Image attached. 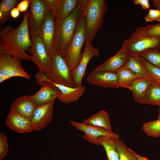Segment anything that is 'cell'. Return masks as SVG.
<instances>
[{"label": "cell", "mask_w": 160, "mask_h": 160, "mask_svg": "<svg viewBox=\"0 0 160 160\" xmlns=\"http://www.w3.org/2000/svg\"><path fill=\"white\" fill-rule=\"evenodd\" d=\"M37 106L34 101L33 95H25L20 97L12 103L10 110L31 119Z\"/></svg>", "instance_id": "18"}, {"label": "cell", "mask_w": 160, "mask_h": 160, "mask_svg": "<svg viewBox=\"0 0 160 160\" xmlns=\"http://www.w3.org/2000/svg\"><path fill=\"white\" fill-rule=\"evenodd\" d=\"M133 33L143 36L160 37V23L139 27L136 29Z\"/></svg>", "instance_id": "29"}, {"label": "cell", "mask_w": 160, "mask_h": 160, "mask_svg": "<svg viewBox=\"0 0 160 160\" xmlns=\"http://www.w3.org/2000/svg\"><path fill=\"white\" fill-rule=\"evenodd\" d=\"M20 1L18 0H2L1 1L0 3L1 25L9 20L11 11L16 7Z\"/></svg>", "instance_id": "27"}, {"label": "cell", "mask_w": 160, "mask_h": 160, "mask_svg": "<svg viewBox=\"0 0 160 160\" xmlns=\"http://www.w3.org/2000/svg\"><path fill=\"white\" fill-rule=\"evenodd\" d=\"M130 54L129 51L121 47L120 50L115 55L110 57L92 71L116 72L125 65Z\"/></svg>", "instance_id": "16"}, {"label": "cell", "mask_w": 160, "mask_h": 160, "mask_svg": "<svg viewBox=\"0 0 160 160\" xmlns=\"http://www.w3.org/2000/svg\"><path fill=\"white\" fill-rule=\"evenodd\" d=\"M70 123L76 129L84 132L82 137L89 142L97 145H102L101 141L105 137L112 138L119 137L118 134L113 132H110L100 127L90 125L83 124L74 121Z\"/></svg>", "instance_id": "12"}, {"label": "cell", "mask_w": 160, "mask_h": 160, "mask_svg": "<svg viewBox=\"0 0 160 160\" xmlns=\"http://www.w3.org/2000/svg\"><path fill=\"white\" fill-rule=\"evenodd\" d=\"M36 83L41 86L39 91L33 95L37 105L49 102L60 95V89L48 79L43 72L39 71L36 75Z\"/></svg>", "instance_id": "8"}, {"label": "cell", "mask_w": 160, "mask_h": 160, "mask_svg": "<svg viewBox=\"0 0 160 160\" xmlns=\"http://www.w3.org/2000/svg\"><path fill=\"white\" fill-rule=\"evenodd\" d=\"M30 3V0H24L20 1L17 5V7L21 12L26 11Z\"/></svg>", "instance_id": "35"}, {"label": "cell", "mask_w": 160, "mask_h": 160, "mask_svg": "<svg viewBox=\"0 0 160 160\" xmlns=\"http://www.w3.org/2000/svg\"><path fill=\"white\" fill-rule=\"evenodd\" d=\"M160 118V106L159 107V113L157 116V119Z\"/></svg>", "instance_id": "40"}, {"label": "cell", "mask_w": 160, "mask_h": 160, "mask_svg": "<svg viewBox=\"0 0 160 160\" xmlns=\"http://www.w3.org/2000/svg\"><path fill=\"white\" fill-rule=\"evenodd\" d=\"M121 47L130 52L140 54L147 50L160 48V37L143 36L133 33L124 41Z\"/></svg>", "instance_id": "11"}, {"label": "cell", "mask_w": 160, "mask_h": 160, "mask_svg": "<svg viewBox=\"0 0 160 160\" xmlns=\"http://www.w3.org/2000/svg\"><path fill=\"white\" fill-rule=\"evenodd\" d=\"M56 22L50 9L47 14L38 33L47 53L51 58L56 53L54 42Z\"/></svg>", "instance_id": "10"}, {"label": "cell", "mask_w": 160, "mask_h": 160, "mask_svg": "<svg viewBox=\"0 0 160 160\" xmlns=\"http://www.w3.org/2000/svg\"><path fill=\"white\" fill-rule=\"evenodd\" d=\"M54 84L61 92L60 95L57 98L60 102L65 104H69L78 100L86 90L85 87L82 85L71 87L61 84Z\"/></svg>", "instance_id": "20"}, {"label": "cell", "mask_w": 160, "mask_h": 160, "mask_svg": "<svg viewBox=\"0 0 160 160\" xmlns=\"http://www.w3.org/2000/svg\"><path fill=\"white\" fill-rule=\"evenodd\" d=\"M20 12L17 7H14L11 11L10 13L11 17L14 19L15 20L19 16Z\"/></svg>", "instance_id": "37"}, {"label": "cell", "mask_w": 160, "mask_h": 160, "mask_svg": "<svg viewBox=\"0 0 160 160\" xmlns=\"http://www.w3.org/2000/svg\"><path fill=\"white\" fill-rule=\"evenodd\" d=\"M8 143L7 137L1 132L0 133V159L6 155L8 151Z\"/></svg>", "instance_id": "33"}, {"label": "cell", "mask_w": 160, "mask_h": 160, "mask_svg": "<svg viewBox=\"0 0 160 160\" xmlns=\"http://www.w3.org/2000/svg\"><path fill=\"white\" fill-rule=\"evenodd\" d=\"M141 103L160 106V84L151 83Z\"/></svg>", "instance_id": "24"}, {"label": "cell", "mask_w": 160, "mask_h": 160, "mask_svg": "<svg viewBox=\"0 0 160 160\" xmlns=\"http://www.w3.org/2000/svg\"><path fill=\"white\" fill-rule=\"evenodd\" d=\"M108 4L104 0H86L84 11L86 44L91 43L102 26Z\"/></svg>", "instance_id": "3"}, {"label": "cell", "mask_w": 160, "mask_h": 160, "mask_svg": "<svg viewBox=\"0 0 160 160\" xmlns=\"http://www.w3.org/2000/svg\"><path fill=\"white\" fill-rule=\"evenodd\" d=\"M119 154V160H138L134 151L119 137L112 138Z\"/></svg>", "instance_id": "26"}, {"label": "cell", "mask_w": 160, "mask_h": 160, "mask_svg": "<svg viewBox=\"0 0 160 160\" xmlns=\"http://www.w3.org/2000/svg\"><path fill=\"white\" fill-rule=\"evenodd\" d=\"M134 2L135 4L140 5L143 9H149L150 4L148 0H134Z\"/></svg>", "instance_id": "36"}, {"label": "cell", "mask_w": 160, "mask_h": 160, "mask_svg": "<svg viewBox=\"0 0 160 160\" xmlns=\"http://www.w3.org/2000/svg\"><path fill=\"white\" fill-rule=\"evenodd\" d=\"M57 22H60L69 16L78 6L80 0H45Z\"/></svg>", "instance_id": "14"}, {"label": "cell", "mask_w": 160, "mask_h": 160, "mask_svg": "<svg viewBox=\"0 0 160 160\" xmlns=\"http://www.w3.org/2000/svg\"><path fill=\"white\" fill-rule=\"evenodd\" d=\"M28 12H24L22 20L17 28L10 25L0 31V54H7L20 60H31L25 51L31 45L27 19Z\"/></svg>", "instance_id": "1"}, {"label": "cell", "mask_w": 160, "mask_h": 160, "mask_svg": "<svg viewBox=\"0 0 160 160\" xmlns=\"http://www.w3.org/2000/svg\"><path fill=\"white\" fill-rule=\"evenodd\" d=\"M55 100L37 106L31 119L34 130L38 131L42 129L51 121Z\"/></svg>", "instance_id": "15"}, {"label": "cell", "mask_w": 160, "mask_h": 160, "mask_svg": "<svg viewBox=\"0 0 160 160\" xmlns=\"http://www.w3.org/2000/svg\"><path fill=\"white\" fill-rule=\"evenodd\" d=\"M87 80L91 84L104 87H120L116 72L92 71L88 76Z\"/></svg>", "instance_id": "17"}, {"label": "cell", "mask_w": 160, "mask_h": 160, "mask_svg": "<svg viewBox=\"0 0 160 160\" xmlns=\"http://www.w3.org/2000/svg\"><path fill=\"white\" fill-rule=\"evenodd\" d=\"M148 62L160 68V52L158 49H152L139 54Z\"/></svg>", "instance_id": "31"}, {"label": "cell", "mask_w": 160, "mask_h": 160, "mask_svg": "<svg viewBox=\"0 0 160 160\" xmlns=\"http://www.w3.org/2000/svg\"><path fill=\"white\" fill-rule=\"evenodd\" d=\"M153 4L154 7L160 9V0H153Z\"/></svg>", "instance_id": "38"}, {"label": "cell", "mask_w": 160, "mask_h": 160, "mask_svg": "<svg viewBox=\"0 0 160 160\" xmlns=\"http://www.w3.org/2000/svg\"><path fill=\"white\" fill-rule=\"evenodd\" d=\"M145 19L147 22L153 21H160V9H149L148 13Z\"/></svg>", "instance_id": "34"}, {"label": "cell", "mask_w": 160, "mask_h": 160, "mask_svg": "<svg viewBox=\"0 0 160 160\" xmlns=\"http://www.w3.org/2000/svg\"><path fill=\"white\" fill-rule=\"evenodd\" d=\"M142 129L148 136L154 138L160 137V118L155 120L144 122Z\"/></svg>", "instance_id": "30"}, {"label": "cell", "mask_w": 160, "mask_h": 160, "mask_svg": "<svg viewBox=\"0 0 160 160\" xmlns=\"http://www.w3.org/2000/svg\"><path fill=\"white\" fill-rule=\"evenodd\" d=\"M153 81L150 79L142 77L137 78L132 81L128 89L131 91L136 101L141 103L150 84Z\"/></svg>", "instance_id": "21"}, {"label": "cell", "mask_w": 160, "mask_h": 160, "mask_svg": "<svg viewBox=\"0 0 160 160\" xmlns=\"http://www.w3.org/2000/svg\"><path fill=\"white\" fill-rule=\"evenodd\" d=\"M86 0H80L78 6L67 17L56 22L55 37L56 53L62 56L74 36L83 16Z\"/></svg>", "instance_id": "2"}, {"label": "cell", "mask_w": 160, "mask_h": 160, "mask_svg": "<svg viewBox=\"0 0 160 160\" xmlns=\"http://www.w3.org/2000/svg\"><path fill=\"white\" fill-rule=\"evenodd\" d=\"M105 149L108 160H119V154L112 138L105 137L101 141Z\"/></svg>", "instance_id": "28"}, {"label": "cell", "mask_w": 160, "mask_h": 160, "mask_svg": "<svg viewBox=\"0 0 160 160\" xmlns=\"http://www.w3.org/2000/svg\"><path fill=\"white\" fill-rule=\"evenodd\" d=\"M124 65L140 76L150 79L148 74L143 63L142 57L139 54L130 52Z\"/></svg>", "instance_id": "23"}, {"label": "cell", "mask_w": 160, "mask_h": 160, "mask_svg": "<svg viewBox=\"0 0 160 160\" xmlns=\"http://www.w3.org/2000/svg\"><path fill=\"white\" fill-rule=\"evenodd\" d=\"M6 124L10 129L20 133L30 132L34 130L31 119L13 111L10 110L6 119Z\"/></svg>", "instance_id": "19"}, {"label": "cell", "mask_w": 160, "mask_h": 160, "mask_svg": "<svg viewBox=\"0 0 160 160\" xmlns=\"http://www.w3.org/2000/svg\"><path fill=\"white\" fill-rule=\"evenodd\" d=\"M51 59L52 66L47 76L48 79L54 84L71 87H76L71 71L62 56L56 53Z\"/></svg>", "instance_id": "5"}, {"label": "cell", "mask_w": 160, "mask_h": 160, "mask_svg": "<svg viewBox=\"0 0 160 160\" xmlns=\"http://www.w3.org/2000/svg\"><path fill=\"white\" fill-rule=\"evenodd\" d=\"M86 41L84 13L73 38L62 56L71 71L76 68L81 60L82 55L81 49L83 45L86 44Z\"/></svg>", "instance_id": "4"}, {"label": "cell", "mask_w": 160, "mask_h": 160, "mask_svg": "<svg viewBox=\"0 0 160 160\" xmlns=\"http://www.w3.org/2000/svg\"><path fill=\"white\" fill-rule=\"evenodd\" d=\"M31 45L28 51L31 54V61L36 64L39 71L47 76L52 66L51 58L48 55L45 47L38 33L31 36Z\"/></svg>", "instance_id": "6"}, {"label": "cell", "mask_w": 160, "mask_h": 160, "mask_svg": "<svg viewBox=\"0 0 160 160\" xmlns=\"http://www.w3.org/2000/svg\"><path fill=\"white\" fill-rule=\"evenodd\" d=\"M141 57L143 63L149 78L153 82L160 84V68L151 64L142 57Z\"/></svg>", "instance_id": "32"}, {"label": "cell", "mask_w": 160, "mask_h": 160, "mask_svg": "<svg viewBox=\"0 0 160 160\" xmlns=\"http://www.w3.org/2000/svg\"><path fill=\"white\" fill-rule=\"evenodd\" d=\"M98 49L93 46L91 43L86 44L82 52L81 60L77 67L71 71L72 76L76 87L82 86L83 78L85 75L89 62L94 56H99Z\"/></svg>", "instance_id": "13"}, {"label": "cell", "mask_w": 160, "mask_h": 160, "mask_svg": "<svg viewBox=\"0 0 160 160\" xmlns=\"http://www.w3.org/2000/svg\"><path fill=\"white\" fill-rule=\"evenodd\" d=\"M134 153L137 158L138 160H148L146 157L139 155L135 152Z\"/></svg>", "instance_id": "39"}, {"label": "cell", "mask_w": 160, "mask_h": 160, "mask_svg": "<svg viewBox=\"0 0 160 160\" xmlns=\"http://www.w3.org/2000/svg\"><path fill=\"white\" fill-rule=\"evenodd\" d=\"M16 76L30 79L22 65L21 60L7 54H0V83Z\"/></svg>", "instance_id": "7"}, {"label": "cell", "mask_w": 160, "mask_h": 160, "mask_svg": "<svg viewBox=\"0 0 160 160\" xmlns=\"http://www.w3.org/2000/svg\"><path fill=\"white\" fill-rule=\"evenodd\" d=\"M120 87L129 89V86L135 79L141 77L127 67L124 66L116 71Z\"/></svg>", "instance_id": "25"}, {"label": "cell", "mask_w": 160, "mask_h": 160, "mask_svg": "<svg viewBox=\"0 0 160 160\" xmlns=\"http://www.w3.org/2000/svg\"><path fill=\"white\" fill-rule=\"evenodd\" d=\"M30 10L27 19L31 36L38 33L48 11L50 9L45 0H30Z\"/></svg>", "instance_id": "9"}, {"label": "cell", "mask_w": 160, "mask_h": 160, "mask_svg": "<svg viewBox=\"0 0 160 160\" xmlns=\"http://www.w3.org/2000/svg\"><path fill=\"white\" fill-rule=\"evenodd\" d=\"M81 123L100 127L108 132H113L109 115L105 111L101 110L97 112L84 119Z\"/></svg>", "instance_id": "22"}]
</instances>
